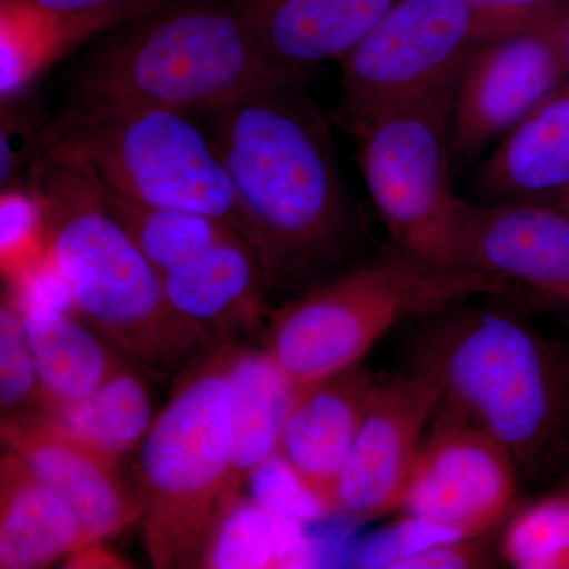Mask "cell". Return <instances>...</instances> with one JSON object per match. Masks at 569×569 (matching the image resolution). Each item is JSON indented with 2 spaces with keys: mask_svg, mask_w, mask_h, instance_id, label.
<instances>
[{
  "mask_svg": "<svg viewBox=\"0 0 569 569\" xmlns=\"http://www.w3.org/2000/svg\"><path fill=\"white\" fill-rule=\"evenodd\" d=\"M209 118L271 291L301 293L350 268L361 222L302 80L260 86Z\"/></svg>",
  "mask_w": 569,
  "mask_h": 569,
  "instance_id": "6da1fadb",
  "label": "cell"
},
{
  "mask_svg": "<svg viewBox=\"0 0 569 569\" xmlns=\"http://www.w3.org/2000/svg\"><path fill=\"white\" fill-rule=\"evenodd\" d=\"M413 323L407 369L436 378L445 402L507 448L520 479L537 481L567 458V347L501 307L462 302Z\"/></svg>",
  "mask_w": 569,
  "mask_h": 569,
  "instance_id": "7a4b0ae2",
  "label": "cell"
},
{
  "mask_svg": "<svg viewBox=\"0 0 569 569\" xmlns=\"http://www.w3.org/2000/svg\"><path fill=\"white\" fill-rule=\"evenodd\" d=\"M28 183L74 312L149 376L181 373L208 343L168 305L162 272L108 211L91 170L44 137Z\"/></svg>",
  "mask_w": 569,
  "mask_h": 569,
  "instance_id": "3957f363",
  "label": "cell"
},
{
  "mask_svg": "<svg viewBox=\"0 0 569 569\" xmlns=\"http://www.w3.org/2000/svg\"><path fill=\"white\" fill-rule=\"evenodd\" d=\"M301 80L277 69L231 0H163L104 44L77 99L211 116L260 86Z\"/></svg>",
  "mask_w": 569,
  "mask_h": 569,
  "instance_id": "277c9868",
  "label": "cell"
},
{
  "mask_svg": "<svg viewBox=\"0 0 569 569\" xmlns=\"http://www.w3.org/2000/svg\"><path fill=\"white\" fill-rule=\"evenodd\" d=\"M477 296L520 295L496 277L441 271L389 247L272 310L261 347L302 387L359 365L396 326Z\"/></svg>",
  "mask_w": 569,
  "mask_h": 569,
  "instance_id": "5b68a950",
  "label": "cell"
},
{
  "mask_svg": "<svg viewBox=\"0 0 569 569\" xmlns=\"http://www.w3.org/2000/svg\"><path fill=\"white\" fill-rule=\"evenodd\" d=\"M234 347H208L179 373L170 402L142 441L144 548L153 568H198L213 523L231 500Z\"/></svg>",
  "mask_w": 569,
  "mask_h": 569,
  "instance_id": "8992f818",
  "label": "cell"
},
{
  "mask_svg": "<svg viewBox=\"0 0 569 569\" xmlns=\"http://www.w3.org/2000/svg\"><path fill=\"white\" fill-rule=\"evenodd\" d=\"M44 134L80 157L116 192L140 203L211 217L253 247L252 228L216 138L197 116L77 99Z\"/></svg>",
  "mask_w": 569,
  "mask_h": 569,
  "instance_id": "52a82bcc",
  "label": "cell"
},
{
  "mask_svg": "<svg viewBox=\"0 0 569 569\" xmlns=\"http://www.w3.org/2000/svg\"><path fill=\"white\" fill-rule=\"evenodd\" d=\"M455 96L385 108L347 127L358 162L392 249L441 271L462 264L459 227L466 201L451 181Z\"/></svg>",
  "mask_w": 569,
  "mask_h": 569,
  "instance_id": "ba28073f",
  "label": "cell"
},
{
  "mask_svg": "<svg viewBox=\"0 0 569 569\" xmlns=\"http://www.w3.org/2000/svg\"><path fill=\"white\" fill-rule=\"evenodd\" d=\"M520 31L468 0H397L340 61L343 126L395 104L455 96L481 48Z\"/></svg>",
  "mask_w": 569,
  "mask_h": 569,
  "instance_id": "9c48e42d",
  "label": "cell"
},
{
  "mask_svg": "<svg viewBox=\"0 0 569 569\" xmlns=\"http://www.w3.org/2000/svg\"><path fill=\"white\" fill-rule=\"evenodd\" d=\"M520 475L507 448L441 400L399 512L452 538H485L516 511Z\"/></svg>",
  "mask_w": 569,
  "mask_h": 569,
  "instance_id": "30bf717a",
  "label": "cell"
},
{
  "mask_svg": "<svg viewBox=\"0 0 569 569\" xmlns=\"http://www.w3.org/2000/svg\"><path fill=\"white\" fill-rule=\"evenodd\" d=\"M556 20L498 37L468 63L452 100L456 162H471L493 148L569 80Z\"/></svg>",
  "mask_w": 569,
  "mask_h": 569,
  "instance_id": "8fae6325",
  "label": "cell"
},
{
  "mask_svg": "<svg viewBox=\"0 0 569 569\" xmlns=\"http://www.w3.org/2000/svg\"><path fill=\"white\" fill-rule=\"evenodd\" d=\"M441 400L436 378L415 370L376 381L340 478L336 512L358 520L399 512Z\"/></svg>",
  "mask_w": 569,
  "mask_h": 569,
  "instance_id": "7c38bea8",
  "label": "cell"
},
{
  "mask_svg": "<svg viewBox=\"0 0 569 569\" xmlns=\"http://www.w3.org/2000/svg\"><path fill=\"white\" fill-rule=\"evenodd\" d=\"M3 449L20 456L73 509L92 541H104L144 516L142 486L121 458L67 432L40 413L2 418Z\"/></svg>",
  "mask_w": 569,
  "mask_h": 569,
  "instance_id": "4fadbf2b",
  "label": "cell"
},
{
  "mask_svg": "<svg viewBox=\"0 0 569 569\" xmlns=\"http://www.w3.org/2000/svg\"><path fill=\"white\" fill-rule=\"evenodd\" d=\"M459 250L467 271L569 310V211L537 203H463Z\"/></svg>",
  "mask_w": 569,
  "mask_h": 569,
  "instance_id": "5bb4252c",
  "label": "cell"
},
{
  "mask_svg": "<svg viewBox=\"0 0 569 569\" xmlns=\"http://www.w3.org/2000/svg\"><path fill=\"white\" fill-rule=\"evenodd\" d=\"M164 296L176 316L208 347L249 346L272 310L268 274L257 250L233 234L163 272Z\"/></svg>",
  "mask_w": 569,
  "mask_h": 569,
  "instance_id": "9a60e30c",
  "label": "cell"
},
{
  "mask_svg": "<svg viewBox=\"0 0 569 569\" xmlns=\"http://www.w3.org/2000/svg\"><path fill=\"white\" fill-rule=\"evenodd\" d=\"M376 381L359 362L296 389L277 455L329 512Z\"/></svg>",
  "mask_w": 569,
  "mask_h": 569,
  "instance_id": "2e32d148",
  "label": "cell"
},
{
  "mask_svg": "<svg viewBox=\"0 0 569 569\" xmlns=\"http://www.w3.org/2000/svg\"><path fill=\"white\" fill-rule=\"evenodd\" d=\"M249 18L277 69L305 80L342 61L397 0H231Z\"/></svg>",
  "mask_w": 569,
  "mask_h": 569,
  "instance_id": "e0dca14e",
  "label": "cell"
},
{
  "mask_svg": "<svg viewBox=\"0 0 569 569\" xmlns=\"http://www.w3.org/2000/svg\"><path fill=\"white\" fill-rule=\"evenodd\" d=\"M478 183L489 203L569 211V80L493 146Z\"/></svg>",
  "mask_w": 569,
  "mask_h": 569,
  "instance_id": "ac0fdd59",
  "label": "cell"
},
{
  "mask_svg": "<svg viewBox=\"0 0 569 569\" xmlns=\"http://www.w3.org/2000/svg\"><path fill=\"white\" fill-rule=\"evenodd\" d=\"M93 542L73 509L14 455L0 458V568L43 569Z\"/></svg>",
  "mask_w": 569,
  "mask_h": 569,
  "instance_id": "d6986e66",
  "label": "cell"
},
{
  "mask_svg": "<svg viewBox=\"0 0 569 569\" xmlns=\"http://www.w3.org/2000/svg\"><path fill=\"white\" fill-rule=\"evenodd\" d=\"M20 309L43 391L41 413L92 395L129 362L73 310L39 305Z\"/></svg>",
  "mask_w": 569,
  "mask_h": 569,
  "instance_id": "ffe728a7",
  "label": "cell"
},
{
  "mask_svg": "<svg viewBox=\"0 0 569 569\" xmlns=\"http://www.w3.org/2000/svg\"><path fill=\"white\" fill-rule=\"evenodd\" d=\"M162 2L138 0L119 9L69 17L0 0L2 104L20 99L44 71L82 41L122 22H130Z\"/></svg>",
  "mask_w": 569,
  "mask_h": 569,
  "instance_id": "44dd1931",
  "label": "cell"
},
{
  "mask_svg": "<svg viewBox=\"0 0 569 569\" xmlns=\"http://www.w3.org/2000/svg\"><path fill=\"white\" fill-rule=\"evenodd\" d=\"M296 385L263 347L236 346L230 359L233 477L230 497L244 493L254 471L279 452ZM230 500V501H231Z\"/></svg>",
  "mask_w": 569,
  "mask_h": 569,
  "instance_id": "7402d4cb",
  "label": "cell"
},
{
  "mask_svg": "<svg viewBox=\"0 0 569 569\" xmlns=\"http://www.w3.org/2000/svg\"><path fill=\"white\" fill-rule=\"evenodd\" d=\"M40 415L118 458L144 441L156 419L146 372L130 361L92 395Z\"/></svg>",
  "mask_w": 569,
  "mask_h": 569,
  "instance_id": "603a6c76",
  "label": "cell"
},
{
  "mask_svg": "<svg viewBox=\"0 0 569 569\" xmlns=\"http://www.w3.org/2000/svg\"><path fill=\"white\" fill-rule=\"evenodd\" d=\"M299 526L241 493L220 511L198 568L291 567L305 552Z\"/></svg>",
  "mask_w": 569,
  "mask_h": 569,
  "instance_id": "cb8c5ba5",
  "label": "cell"
},
{
  "mask_svg": "<svg viewBox=\"0 0 569 569\" xmlns=\"http://www.w3.org/2000/svg\"><path fill=\"white\" fill-rule=\"evenodd\" d=\"M92 178L108 211L162 274L238 234L211 217L140 203L104 186L93 173Z\"/></svg>",
  "mask_w": 569,
  "mask_h": 569,
  "instance_id": "d4e9b609",
  "label": "cell"
},
{
  "mask_svg": "<svg viewBox=\"0 0 569 569\" xmlns=\"http://www.w3.org/2000/svg\"><path fill=\"white\" fill-rule=\"evenodd\" d=\"M500 557L518 569H569V490L516 509L503 523Z\"/></svg>",
  "mask_w": 569,
  "mask_h": 569,
  "instance_id": "484cf974",
  "label": "cell"
},
{
  "mask_svg": "<svg viewBox=\"0 0 569 569\" xmlns=\"http://www.w3.org/2000/svg\"><path fill=\"white\" fill-rule=\"evenodd\" d=\"M44 407L39 370L20 306L3 296L0 306V408L2 418L41 413Z\"/></svg>",
  "mask_w": 569,
  "mask_h": 569,
  "instance_id": "4316f807",
  "label": "cell"
},
{
  "mask_svg": "<svg viewBox=\"0 0 569 569\" xmlns=\"http://www.w3.org/2000/svg\"><path fill=\"white\" fill-rule=\"evenodd\" d=\"M0 260L3 274L13 282L48 260L43 211L29 189L7 187L2 190Z\"/></svg>",
  "mask_w": 569,
  "mask_h": 569,
  "instance_id": "83f0119b",
  "label": "cell"
},
{
  "mask_svg": "<svg viewBox=\"0 0 569 569\" xmlns=\"http://www.w3.org/2000/svg\"><path fill=\"white\" fill-rule=\"evenodd\" d=\"M244 493L277 515L298 522L329 515L328 509L301 485L279 455L254 471Z\"/></svg>",
  "mask_w": 569,
  "mask_h": 569,
  "instance_id": "f1b7e54d",
  "label": "cell"
},
{
  "mask_svg": "<svg viewBox=\"0 0 569 569\" xmlns=\"http://www.w3.org/2000/svg\"><path fill=\"white\" fill-rule=\"evenodd\" d=\"M485 538H447L410 549L385 567L397 569H470L493 567Z\"/></svg>",
  "mask_w": 569,
  "mask_h": 569,
  "instance_id": "f546056e",
  "label": "cell"
},
{
  "mask_svg": "<svg viewBox=\"0 0 569 569\" xmlns=\"http://www.w3.org/2000/svg\"><path fill=\"white\" fill-rule=\"evenodd\" d=\"M475 9L512 29H527L556 20L569 9V0H468Z\"/></svg>",
  "mask_w": 569,
  "mask_h": 569,
  "instance_id": "4dcf8cb0",
  "label": "cell"
},
{
  "mask_svg": "<svg viewBox=\"0 0 569 569\" xmlns=\"http://www.w3.org/2000/svg\"><path fill=\"white\" fill-rule=\"evenodd\" d=\"M29 144L31 142L26 140L21 123L13 122V116H7L6 111H2V134H0V156H2L0 179H2V187H10L11 179L28 157Z\"/></svg>",
  "mask_w": 569,
  "mask_h": 569,
  "instance_id": "1f68e13d",
  "label": "cell"
},
{
  "mask_svg": "<svg viewBox=\"0 0 569 569\" xmlns=\"http://www.w3.org/2000/svg\"><path fill=\"white\" fill-rule=\"evenodd\" d=\"M31 9L47 11L52 14H86L96 11L119 9L138 0H7Z\"/></svg>",
  "mask_w": 569,
  "mask_h": 569,
  "instance_id": "d6a6232c",
  "label": "cell"
},
{
  "mask_svg": "<svg viewBox=\"0 0 569 569\" xmlns=\"http://www.w3.org/2000/svg\"><path fill=\"white\" fill-rule=\"evenodd\" d=\"M66 568L82 569H123L132 568L133 565L114 550L104 548L103 541L88 542L82 548L74 550L67 557Z\"/></svg>",
  "mask_w": 569,
  "mask_h": 569,
  "instance_id": "836d02e7",
  "label": "cell"
},
{
  "mask_svg": "<svg viewBox=\"0 0 569 569\" xmlns=\"http://www.w3.org/2000/svg\"><path fill=\"white\" fill-rule=\"evenodd\" d=\"M557 39L569 67V9L556 20Z\"/></svg>",
  "mask_w": 569,
  "mask_h": 569,
  "instance_id": "e575fe53",
  "label": "cell"
},
{
  "mask_svg": "<svg viewBox=\"0 0 569 569\" xmlns=\"http://www.w3.org/2000/svg\"><path fill=\"white\" fill-rule=\"evenodd\" d=\"M560 489L569 490V471L567 473V477L563 478V481H561V488Z\"/></svg>",
  "mask_w": 569,
  "mask_h": 569,
  "instance_id": "d590c367",
  "label": "cell"
}]
</instances>
